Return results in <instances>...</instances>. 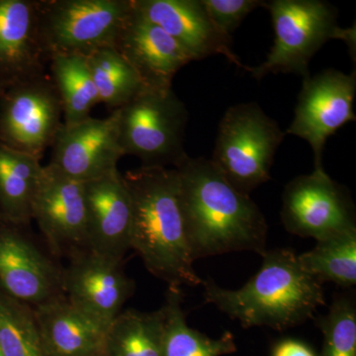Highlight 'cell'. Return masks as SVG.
I'll list each match as a JSON object with an SVG mask.
<instances>
[{"mask_svg": "<svg viewBox=\"0 0 356 356\" xmlns=\"http://www.w3.org/2000/svg\"><path fill=\"white\" fill-rule=\"evenodd\" d=\"M259 270L240 289L203 280L205 303L216 306L245 329L285 331L313 318L325 304L322 284L301 266L291 248L266 250Z\"/></svg>", "mask_w": 356, "mask_h": 356, "instance_id": "obj_3", "label": "cell"}, {"mask_svg": "<svg viewBox=\"0 0 356 356\" xmlns=\"http://www.w3.org/2000/svg\"><path fill=\"white\" fill-rule=\"evenodd\" d=\"M2 92H3V89L0 88V96H1Z\"/></svg>", "mask_w": 356, "mask_h": 356, "instance_id": "obj_31", "label": "cell"}, {"mask_svg": "<svg viewBox=\"0 0 356 356\" xmlns=\"http://www.w3.org/2000/svg\"><path fill=\"white\" fill-rule=\"evenodd\" d=\"M132 202L131 250L168 286H197L175 168H140L123 175Z\"/></svg>", "mask_w": 356, "mask_h": 356, "instance_id": "obj_2", "label": "cell"}, {"mask_svg": "<svg viewBox=\"0 0 356 356\" xmlns=\"http://www.w3.org/2000/svg\"><path fill=\"white\" fill-rule=\"evenodd\" d=\"M301 266L321 284L331 282L350 288L356 284V229L318 241L297 255Z\"/></svg>", "mask_w": 356, "mask_h": 356, "instance_id": "obj_24", "label": "cell"}, {"mask_svg": "<svg viewBox=\"0 0 356 356\" xmlns=\"http://www.w3.org/2000/svg\"><path fill=\"white\" fill-rule=\"evenodd\" d=\"M63 124L62 103L46 74L14 84L0 96V144L9 149L42 159Z\"/></svg>", "mask_w": 356, "mask_h": 356, "instance_id": "obj_8", "label": "cell"}, {"mask_svg": "<svg viewBox=\"0 0 356 356\" xmlns=\"http://www.w3.org/2000/svg\"><path fill=\"white\" fill-rule=\"evenodd\" d=\"M355 91V70L348 74L329 69L303 79L294 119L285 133L309 143L314 170H324L323 153L327 140L348 122L356 121Z\"/></svg>", "mask_w": 356, "mask_h": 356, "instance_id": "obj_10", "label": "cell"}, {"mask_svg": "<svg viewBox=\"0 0 356 356\" xmlns=\"http://www.w3.org/2000/svg\"><path fill=\"white\" fill-rule=\"evenodd\" d=\"M264 7L270 13L275 36L266 60L257 67H245L254 79L268 74L310 76L312 58L330 40L346 42L355 57V28H341L331 3L323 0H271Z\"/></svg>", "mask_w": 356, "mask_h": 356, "instance_id": "obj_4", "label": "cell"}, {"mask_svg": "<svg viewBox=\"0 0 356 356\" xmlns=\"http://www.w3.org/2000/svg\"><path fill=\"white\" fill-rule=\"evenodd\" d=\"M273 356H317L308 344L287 339L278 341L274 346Z\"/></svg>", "mask_w": 356, "mask_h": 356, "instance_id": "obj_29", "label": "cell"}, {"mask_svg": "<svg viewBox=\"0 0 356 356\" xmlns=\"http://www.w3.org/2000/svg\"><path fill=\"white\" fill-rule=\"evenodd\" d=\"M115 49L137 72L145 89L151 90L172 89L175 74L193 62L172 37L143 17L134 7L119 33Z\"/></svg>", "mask_w": 356, "mask_h": 356, "instance_id": "obj_16", "label": "cell"}, {"mask_svg": "<svg viewBox=\"0 0 356 356\" xmlns=\"http://www.w3.org/2000/svg\"><path fill=\"white\" fill-rule=\"evenodd\" d=\"M0 356H4L3 353H1V350H0Z\"/></svg>", "mask_w": 356, "mask_h": 356, "instance_id": "obj_32", "label": "cell"}, {"mask_svg": "<svg viewBox=\"0 0 356 356\" xmlns=\"http://www.w3.org/2000/svg\"><path fill=\"white\" fill-rule=\"evenodd\" d=\"M27 227L0 221V290L34 308L65 295L64 267Z\"/></svg>", "mask_w": 356, "mask_h": 356, "instance_id": "obj_11", "label": "cell"}, {"mask_svg": "<svg viewBox=\"0 0 356 356\" xmlns=\"http://www.w3.org/2000/svg\"><path fill=\"white\" fill-rule=\"evenodd\" d=\"M39 0H0V88L44 76Z\"/></svg>", "mask_w": 356, "mask_h": 356, "instance_id": "obj_18", "label": "cell"}, {"mask_svg": "<svg viewBox=\"0 0 356 356\" xmlns=\"http://www.w3.org/2000/svg\"><path fill=\"white\" fill-rule=\"evenodd\" d=\"M32 221L53 257H74L88 248L84 184L72 179L50 165L43 175L32 207Z\"/></svg>", "mask_w": 356, "mask_h": 356, "instance_id": "obj_12", "label": "cell"}, {"mask_svg": "<svg viewBox=\"0 0 356 356\" xmlns=\"http://www.w3.org/2000/svg\"><path fill=\"white\" fill-rule=\"evenodd\" d=\"M285 136L257 102L241 103L222 116L211 161L236 191L250 196L270 180L274 156Z\"/></svg>", "mask_w": 356, "mask_h": 356, "instance_id": "obj_5", "label": "cell"}, {"mask_svg": "<svg viewBox=\"0 0 356 356\" xmlns=\"http://www.w3.org/2000/svg\"><path fill=\"white\" fill-rule=\"evenodd\" d=\"M218 29L231 37L248 15L266 1L261 0H201Z\"/></svg>", "mask_w": 356, "mask_h": 356, "instance_id": "obj_28", "label": "cell"}, {"mask_svg": "<svg viewBox=\"0 0 356 356\" xmlns=\"http://www.w3.org/2000/svg\"><path fill=\"white\" fill-rule=\"evenodd\" d=\"M0 350L4 356H48L34 308L0 290Z\"/></svg>", "mask_w": 356, "mask_h": 356, "instance_id": "obj_26", "label": "cell"}, {"mask_svg": "<svg viewBox=\"0 0 356 356\" xmlns=\"http://www.w3.org/2000/svg\"><path fill=\"white\" fill-rule=\"evenodd\" d=\"M165 309L122 311L105 334L106 356H163Z\"/></svg>", "mask_w": 356, "mask_h": 356, "instance_id": "obj_23", "label": "cell"}, {"mask_svg": "<svg viewBox=\"0 0 356 356\" xmlns=\"http://www.w3.org/2000/svg\"><path fill=\"white\" fill-rule=\"evenodd\" d=\"M280 215L288 233L317 242L356 229L350 193L325 168L295 177L285 186Z\"/></svg>", "mask_w": 356, "mask_h": 356, "instance_id": "obj_9", "label": "cell"}, {"mask_svg": "<svg viewBox=\"0 0 356 356\" xmlns=\"http://www.w3.org/2000/svg\"><path fill=\"white\" fill-rule=\"evenodd\" d=\"M99 103L112 111L123 107L144 90L137 72L114 47L86 56Z\"/></svg>", "mask_w": 356, "mask_h": 356, "instance_id": "obj_25", "label": "cell"}, {"mask_svg": "<svg viewBox=\"0 0 356 356\" xmlns=\"http://www.w3.org/2000/svg\"><path fill=\"white\" fill-rule=\"evenodd\" d=\"M324 337L320 356H356V305L348 295L334 296L329 311L316 318Z\"/></svg>", "mask_w": 356, "mask_h": 356, "instance_id": "obj_27", "label": "cell"}, {"mask_svg": "<svg viewBox=\"0 0 356 356\" xmlns=\"http://www.w3.org/2000/svg\"><path fill=\"white\" fill-rule=\"evenodd\" d=\"M181 287L168 286L165 293L163 356H222L236 351L235 337L225 332L211 339L187 324Z\"/></svg>", "mask_w": 356, "mask_h": 356, "instance_id": "obj_21", "label": "cell"}, {"mask_svg": "<svg viewBox=\"0 0 356 356\" xmlns=\"http://www.w3.org/2000/svg\"><path fill=\"white\" fill-rule=\"evenodd\" d=\"M133 7L172 37L192 60L222 55L245 70L232 51L231 37L218 29L201 0H133Z\"/></svg>", "mask_w": 356, "mask_h": 356, "instance_id": "obj_15", "label": "cell"}, {"mask_svg": "<svg viewBox=\"0 0 356 356\" xmlns=\"http://www.w3.org/2000/svg\"><path fill=\"white\" fill-rule=\"evenodd\" d=\"M64 267L65 296L79 310L108 329L135 292V281L124 269L123 261L91 250L74 254Z\"/></svg>", "mask_w": 356, "mask_h": 356, "instance_id": "obj_13", "label": "cell"}, {"mask_svg": "<svg viewBox=\"0 0 356 356\" xmlns=\"http://www.w3.org/2000/svg\"><path fill=\"white\" fill-rule=\"evenodd\" d=\"M93 356H106L104 353H103V350L99 351V353H96L95 355Z\"/></svg>", "mask_w": 356, "mask_h": 356, "instance_id": "obj_30", "label": "cell"}, {"mask_svg": "<svg viewBox=\"0 0 356 356\" xmlns=\"http://www.w3.org/2000/svg\"><path fill=\"white\" fill-rule=\"evenodd\" d=\"M132 0H39V32L47 57L88 56L114 47Z\"/></svg>", "mask_w": 356, "mask_h": 356, "instance_id": "obj_7", "label": "cell"}, {"mask_svg": "<svg viewBox=\"0 0 356 356\" xmlns=\"http://www.w3.org/2000/svg\"><path fill=\"white\" fill-rule=\"evenodd\" d=\"M34 312L48 356H93L102 350L108 329L65 295L34 307Z\"/></svg>", "mask_w": 356, "mask_h": 356, "instance_id": "obj_19", "label": "cell"}, {"mask_svg": "<svg viewBox=\"0 0 356 356\" xmlns=\"http://www.w3.org/2000/svg\"><path fill=\"white\" fill-rule=\"evenodd\" d=\"M51 81L62 103L64 124L79 123L89 118L99 104L86 56L54 54L49 57Z\"/></svg>", "mask_w": 356, "mask_h": 356, "instance_id": "obj_22", "label": "cell"}, {"mask_svg": "<svg viewBox=\"0 0 356 356\" xmlns=\"http://www.w3.org/2000/svg\"><path fill=\"white\" fill-rule=\"evenodd\" d=\"M88 248L123 261L131 250L132 202L119 170L84 184Z\"/></svg>", "mask_w": 356, "mask_h": 356, "instance_id": "obj_17", "label": "cell"}, {"mask_svg": "<svg viewBox=\"0 0 356 356\" xmlns=\"http://www.w3.org/2000/svg\"><path fill=\"white\" fill-rule=\"evenodd\" d=\"M51 147L48 165L81 184L116 172L118 161L125 156L119 135L118 110L106 118L89 117L79 123L63 124Z\"/></svg>", "mask_w": 356, "mask_h": 356, "instance_id": "obj_14", "label": "cell"}, {"mask_svg": "<svg viewBox=\"0 0 356 356\" xmlns=\"http://www.w3.org/2000/svg\"><path fill=\"white\" fill-rule=\"evenodd\" d=\"M175 170L194 261L234 252L264 254L266 217L250 196L222 177L211 159L188 156Z\"/></svg>", "mask_w": 356, "mask_h": 356, "instance_id": "obj_1", "label": "cell"}, {"mask_svg": "<svg viewBox=\"0 0 356 356\" xmlns=\"http://www.w3.org/2000/svg\"><path fill=\"white\" fill-rule=\"evenodd\" d=\"M43 170L41 159L0 144V221L29 226Z\"/></svg>", "mask_w": 356, "mask_h": 356, "instance_id": "obj_20", "label": "cell"}, {"mask_svg": "<svg viewBox=\"0 0 356 356\" xmlns=\"http://www.w3.org/2000/svg\"><path fill=\"white\" fill-rule=\"evenodd\" d=\"M118 110L124 156L142 168H177L188 158L184 136L189 114L172 89H144Z\"/></svg>", "mask_w": 356, "mask_h": 356, "instance_id": "obj_6", "label": "cell"}]
</instances>
